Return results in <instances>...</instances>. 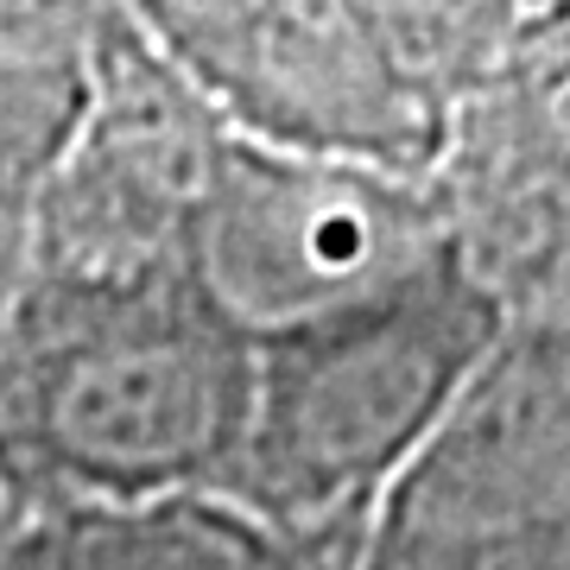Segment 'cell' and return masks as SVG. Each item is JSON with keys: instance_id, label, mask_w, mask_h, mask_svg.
<instances>
[{"instance_id": "obj_1", "label": "cell", "mask_w": 570, "mask_h": 570, "mask_svg": "<svg viewBox=\"0 0 570 570\" xmlns=\"http://www.w3.org/2000/svg\"><path fill=\"white\" fill-rule=\"evenodd\" d=\"M247 419V336L184 273L20 266L0 317L7 539L63 513L223 494Z\"/></svg>"}, {"instance_id": "obj_2", "label": "cell", "mask_w": 570, "mask_h": 570, "mask_svg": "<svg viewBox=\"0 0 570 570\" xmlns=\"http://www.w3.org/2000/svg\"><path fill=\"white\" fill-rule=\"evenodd\" d=\"M501 330V298L450 254L367 305L254 336L242 444L216 501L317 570H348Z\"/></svg>"}, {"instance_id": "obj_3", "label": "cell", "mask_w": 570, "mask_h": 570, "mask_svg": "<svg viewBox=\"0 0 570 570\" xmlns=\"http://www.w3.org/2000/svg\"><path fill=\"white\" fill-rule=\"evenodd\" d=\"M223 134L425 190L450 108L513 7H140Z\"/></svg>"}, {"instance_id": "obj_4", "label": "cell", "mask_w": 570, "mask_h": 570, "mask_svg": "<svg viewBox=\"0 0 570 570\" xmlns=\"http://www.w3.org/2000/svg\"><path fill=\"white\" fill-rule=\"evenodd\" d=\"M348 570H570V285L508 317Z\"/></svg>"}, {"instance_id": "obj_5", "label": "cell", "mask_w": 570, "mask_h": 570, "mask_svg": "<svg viewBox=\"0 0 570 570\" xmlns=\"http://www.w3.org/2000/svg\"><path fill=\"white\" fill-rule=\"evenodd\" d=\"M456 254L431 190L228 134L197 223V279L242 336L367 305Z\"/></svg>"}, {"instance_id": "obj_6", "label": "cell", "mask_w": 570, "mask_h": 570, "mask_svg": "<svg viewBox=\"0 0 570 570\" xmlns=\"http://www.w3.org/2000/svg\"><path fill=\"white\" fill-rule=\"evenodd\" d=\"M425 190L508 317L570 285V13L501 26L456 89Z\"/></svg>"}, {"instance_id": "obj_7", "label": "cell", "mask_w": 570, "mask_h": 570, "mask_svg": "<svg viewBox=\"0 0 570 570\" xmlns=\"http://www.w3.org/2000/svg\"><path fill=\"white\" fill-rule=\"evenodd\" d=\"M26 242H32V209L0 197V317L13 305V285H20V266H26ZM0 546H7V513H0Z\"/></svg>"}, {"instance_id": "obj_8", "label": "cell", "mask_w": 570, "mask_h": 570, "mask_svg": "<svg viewBox=\"0 0 570 570\" xmlns=\"http://www.w3.org/2000/svg\"><path fill=\"white\" fill-rule=\"evenodd\" d=\"M0 570H26V564H20V558H7V551H0Z\"/></svg>"}]
</instances>
